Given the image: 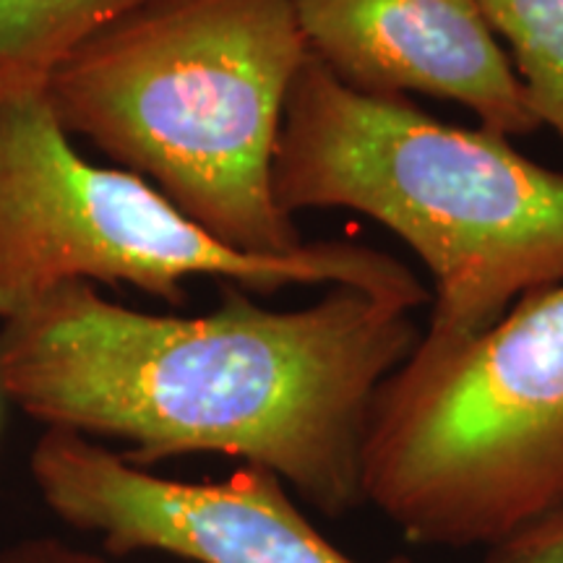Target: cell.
Segmentation results:
<instances>
[{
	"mask_svg": "<svg viewBox=\"0 0 563 563\" xmlns=\"http://www.w3.org/2000/svg\"><path fill=\"white\" fill-rule=\"evenodd\" d=\"M410 313L355 287L274 311L222 282L214 311L157 316L70 282L0 321V391L47 428L125 441L139 467L238 456L344 517L365 504L376 394L420 340Z\"/></svg>",
	"mask_w": 563,
	"mask_h": 563,
	"instance_id": "cell-1",
	"label": "cell"
},
{
	"mask_svg": "<svg viewBox=\"0 0 563 563\" xmlns=\"http://www.w3.org/2000/svg\"><path fill=\"white\" fill-rule=\"evenodd\" d=\"M272 191L285 214L357 211L418 253L435 302L410 363L452 355L563 282V173L483 125L344 87L313 55L287 97Z\"/></svg>",
	"mask_w": 563,
	"mask_h": 563,
	"instance_id": "cell-2",
	"label": "cell"
},
{
	"mask_svg": "<svg viewBox=\"0 0 563 563\" xmlns=\"http://www.w3.org/2000/svg\"><path fill=\"white\" fill-rule=\"evenodd\" d=\"M311 58L295 0H152L55 68L45 100L217 241L300 251L272 162L295 76Z\"/></svg>",
	"mask_w": 563,
	"mask_h": 563,
	"instance_id": "cell-3",
	"label": "cell"
},
{
	"mask_svg": "<svg viewBox=\"0 0 563 563\" xmlns=\"http://www.w3.org/2000/svg\"><path fill=\"white\" fill-rule=\"evenodd\" d=\"M363 490L410 543L483 551L563 501V282L386 378Z\"/></svg>",
	"mask_w": 563,
	"mask_h": 563,
	"instance_id": "cell-4",
	"label": "cell"
},
{
	"mask_svg": "<svg viewBox=\"0 0 563 563\" xmlns=\"http://www.w3.org/2000/svg\"><path fill=\"white\" fill-rule=\"evenodd\" d=\"M191 277L256 295L355 287L410 311L428 302L412 269L361 243H306L285 256L232 249L136 173L84 159L45 95L0 102V321L70 282H123L183 306Z\"/></svg>",
	"mask_w": 563,
	"mask_h": 563,
	"instance_id": "cell-5",
	"label": "cell"
},
{
	"mask_svg": "<svg viewBox=\"0 0 563 563\" xmlns=\"http://www.w3.org/2000/svg\"><path fill=\"white\" fill-rule=\"evenodd\" d=\"M42 501L110 553L162 551L194 563H361L308 522L285 483L245 464L228 481L146 473L89 435L47 428L32 449Z\"/></svg>",
	"mask_w": 563,
	"mask_h": 563,
	"instance_id": "cell-6",
	"label": "cell"
},
{
	"mask_svg": "<svg viewBox=\"0 0 563 563\" xmlns=\"http://www.w3.org/2000/svg\"><path fill=\"white\" fill-rule=\"evenodd\" d=\"M295 9L308 51L344 87L456 102L506 139L540 129L481 0H295Z\"/></svg>",
	"mask_w": 563,
	"mask_h": 563,
	"instance_id": "cell-7",
	"label": "cell"
},
{
	"mask_svg": "<svg viewBox=\"0 0 563 563\" xmlns=\"http://www.w3.org/2000/svg\"><path fill=\"white\" fill-rule=\"evenodd\" d=\"M152 0H0V102L45 95L84 42Z\"/></svg>",
	"mask_w": 563,
	"mask_h": 563,
	"instance_id": "cell-8",
	"label": "cell"
},
{
	"mask_svg": "<svg viewBox=\"0 0 563 563\" xmlns=\"http://www.w3.org/2000/svg\"><path fill=\"white\" fill-rule=\"evenodd\" d=\"M540 125L563 141V0H481Z\"/></svg>",
	"mask_w": 563,
	"mask_h": 563,
	"instance_id": "cell-9",
	"label": "cell"
},
{
	"mask_svg": "<svg viewBox=\"0 0 563 563\" xmlns=\"http://www.w3.org/2000/svg\"><path fill=\"white\" fill-rule=\"evenodd\" d=\"M481 563H563V501L501 543L485 548Z\"/></svg>",
	"mask_w": 563,
	"mask_h": 563,
	"instance_id": "cell-10",
	"label": "cell"
},
{
	"mask_svg": "<svg viewBox=\"0 0 563 563\" xmlns=\"http://www.w3.org/2000/svg\"><path fill=\"white\" fill-rule=\"evenodd\" d=\"M0 563H104L97 555L81 553L55 540H26L0 553Z\"/></svg>",
	"mask_w": 563,
	"mask_h": 563,
	"instance_id": "cell-11",
	"label": "cell"
}]
</instances>
